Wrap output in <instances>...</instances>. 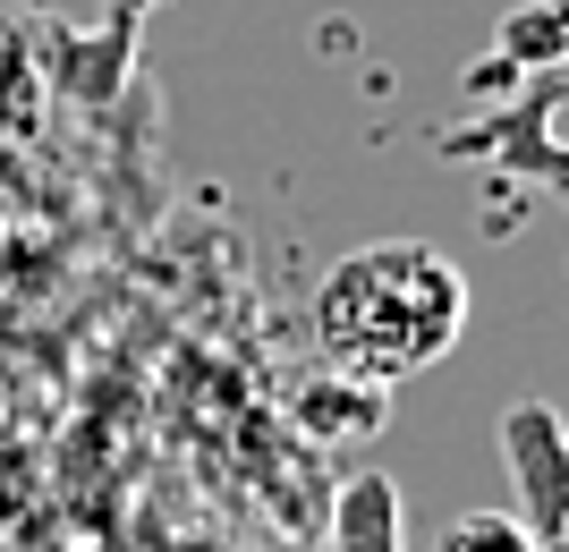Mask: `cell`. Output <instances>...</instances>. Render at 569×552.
Wrapping results in <instances>:
<instances>
[{"label":"cell","mask_w":569,"mask_h":552,"mask_svg":"<svg viewBox=\"0 0 569 552\" xmlns=\"http://www.w3.org/2000/svg\"><path fill=\"white\" fill-rule=\"evenodd\" d=\"M468 332V272L426 239H375L349 247L315 289V349L340 374L408 383L442 365Z\"/></svg>","instance_id":"1"},{"label":"cell","mask_w":569,"mask_h":552,"mask_svg":"<svg viewBox=\"0 0 569 552\" xmlns=\"http://www.w3.org/2000/svg\"><path fill=\"white\" fill-rule=\"evenodd\" d=\"M561 102H569L561 69L519 77V94H501V111H485L476 128H451L442 153H451V162H501V170H519V179H536V188H561L569 179Z\"/></svg>","instance_id":"2"},{"label":"cell","mask_w":569,"mask_h":552,"mask_svg":"<svg viewBox=\"0 0 569 552\" xmlns=\"http://www.w3.org/2000/svg\"><path fill=\"white\" fill-rule=\"evenodd\" d=\"M493 442H501V468L519 484V519L536 544H569V425L552 416V400H519V409L493 416Z\"/></svg>","instance_id":"3"},{"label":"cell","mask_w":569,"mask_h":552,"mask_svg":"<svg viewBox=\"0 0 569 552\" xmlns=\"http://www.w3.org/2000/svg\"><path fill=\"white\" fill-rule=\"evenodd\" d=\"M289 409H298L307 442H366V433H382V416H391V383H366V374L315 365Z\"/></svg>","instance_id":"4"},{"label":"cell","mask_w":569,"mask_h":552,"mask_svg":"<svg viewBox=\"0 0 569 552\" xmlns=\"http://www.w3.org/2000/svg\"><path fill=\"white\" fill-rule=\"evenodd\" d=\"M332 552H408V519H400V484L366 468L340 484L332 502Z\"/></svg>","instance_id":"5"},{"label":"cell","mask_w":569,"mask_h":552,"mask_svg":"<svg viewBox=\"0 0 569 552\" xmlns=\"http://www.w3.org/2000/svg\"><path fill=\"white\" fill-rule=\"evenodd\" d=\"M493 60L519 77H545V69H569V0H527L493 26Z\"/></svg>","instance_id":"6"},{"label":"cell","mask_w":569,"mask_h":552,"mask_svg":"<svg viewBox=\"0 0 569 552\" xmlns=\"http://www.w3.org/2000/svg\"><path fill=\"white\" fill-rule=\"evenodd\" d=\"M433 552H545L510 510H459L451 528L433 535Z\"/></svg>","instance_id":"7"},{"label":"cell","mask_w":569,"mask_h":552,"mask_svg":"<svg viewBox=\"0 0 569 552\" xmlns=\"http://www.w3.org/2000/svg\"><path fill=\"white\" fill-rule=\"evenodd\" d=\"M545 552H569V544H545Z\"/></svg>","instance_id":"8"}]
</instances>
